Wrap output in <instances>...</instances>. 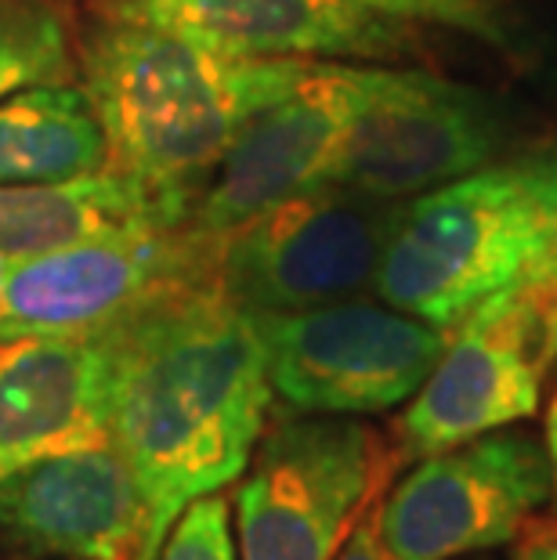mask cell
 Returning <instances> with one entry per match:
<instances>
[{
    "label": "cell",
    "mask_w": 557,
    "mask_h": 560,
    "mask_svg": "<svg viewBox=\"0 0 557 560\" xmlns=\"http://www.w3.org/2000/svg\"><path fill=\"white\" fill-rule=\"evenodd\" d=\"M362 4L395 22L445 26L492 47H511L514 37L500 0H362Z\"/></svg>",
    "instance_id": "18"
},
{
    "label": "cell",
    "mask_w": 557,
    "mask_h": 560,
    "mask_svg": "<svg viewBox=\"0 0 557 560\" xmlns=\"http://www.w3.org/2000/svg\"><path fill=\"white\" fill-rule=\"evenodd\" d=\"M334 560H398L391 553V546L381 532V492L365 503V510L359 514V521L351 524L348 539L340 542Z\"/></svg>",
    "instance_id": "21"
},
{
    "label": "cell",
    "mask_w": 557,
    "mask_h": 560,
    "mask_svg": "<svg viewBox=\"0 0 557 560\" xmlns=\"http://www.w3.org/2000/svg\"><path fill=\"white\" fill-rule=\"evenodd\" d=\"M398 202L318 185L218 240V285L254 315L307 312L373 290Z\"/></svg>",
    "instance_id": "7"
},
{
    "label": "cell",
    "mask_w": 557,
    "mask_h": 560,
    "mask_svg": "<svg viewBox=\"0 0 557 560\" xmlns=\"http://www.w3.org/2000/svg\"><path fill=\"white\" fill-rule=\"evenodd\" d=\"M218 279V240L185 224H130L0 265V340L98 332L160 296Z\"/></svg>",
    "instance_id": "9"
},
{
    "label": "cell",
    "mask_w": 557,
    "mask_h": 560,
    "mask_svg": "<svg viewBox=\"0 0 557 560\" xmlns=\"http://www.w3.org/2000/svg\"><path fill=\"white\" fill-rule=\"evenodd\" d=\"M77 80V33L62 0H0V98Z\"/></svg>",
    "instance_id": "17"
},
{
    "label": "cell",
    "mask_w": 557,
    "mask_h": 560,
    "mask_svg": "<svg viewBox=\"0 0 557 560\" xmlns=\"http://www.w3.org/2000/svg\"><path fill=\"white\" fill-rule=\"evenodd\" d=\"M503 120L481 91L423 69L355 66L329 185L402 202L489 166Z\"/></svg>",
    "instance_id": "6"
},
{
    "label": "cell",
    "mask_w": 557,
    "mask_h": 560,
    "mask_svg": "<svg viewBox=\"0 0 557 560\" xmlns=\"http://www.w3.org/2000/svg\"><path fill=\"white\" fill-rule=\"evenodd\" d=\"M51 560H66V557H51Z\"/></svg>",
    "instance_id": "24"
},
{
    "label": "cell",
    "mask_w": 557,
    "mask_h": 560,
    "mask_svg": "<svg viewBox=\"0 0 557 560\" xmlns=\"http://www.w3.org/2000/svg\"><path fill=\"white\" fill-rule=\"evenodd\" d=\"M94 8L257 58H398L417 47L406 22L362 0H94Z\"/></svg>",
    "instance_id": "13"
},
{
    "label": "cell",
    "mask_w": 557,
    "mask_h": 560,
    "mask_svg": "<svg viewBox=\"0 0 557 560\" xmlns=\"http://www.w3.org/2000/svg\"><path fill=\"white\" fill-rule=\"evenodd\" d=\"M312 58L235 55L152 22L94 15L77 73L102 124L109 171L185 224L188 199L229 141L304 77Z\"/></svg>",
    "instance_id": "2"
},
{
    "label": "cell",
    "mask_w": 557,
    "mask_h": 560,
    "mask_svg": "<svg viewBox=\"0 0 557 560\" xmlns=\"http://www.w3.org/2000/svg\"><path fill=\"white\" fill-rule=\"evenodd\" d=\"M160 560H235L229 503L218 492L193 499L167 532Z\"/></svg>",
    "instance_id": "19"
},
{
    "label": "cell",
    "mask_w": 557,
    "mask_h": 560,
    "mask_svg": "<svg viewBox=\"0 0 557 560\" xmlns=\"http://www.w3.org/2000/svg\"><path fill=\"white\" fill-rule=\"evenodd\" d=\"M254 452L235 492L243 560H334L398 463L373 427L348 416L279 420Z\"/></svg>",
    "instance_id": "5"
},
{
    "label": "cell",
    "mask_w": 557,
    "mask_h": 560,
    "mask_svg": "<svg viewBox=\"0 0 557 560\" xmlns=\"http://www.w3.org/2000/svg\"><path fill=\"white\" fill-rule=\"evenodd\" d=\"M109 348V441L171 524L251 467L271 409L257 315L196 282L102 329Z\"/></svg>",
    "instance_id": "1"
},
{
    "label": "cell",
    "mask_w": 557,
    "mask_h": 560,
    "mask_svg": "<svg viewBox=\"0 0 557 560\" xmlns=\"http://www.w3.org/2000/svg\"><path fill=\"white\" fill-rule=\"evenodd\" d=\"M557 362V290L514 282L449 329L445 351L395 423V459H428L539 409Z\"/></svg>",
    "instance_id": "4"
},
{
    "label": "cell",
    "mask_w": 557,
    "mask_h": 560,
    "mask_svg": "<svg viewBox=\"0 0 557 560\" xmlns=\"http://www.w3.org/2000/svg\"><path fill=\"white\" fill-rule=\"evenodd\" d=\"M268 384L293 416H370L409 401L445 351L449 329L391 304L337 301L257 315Z\"/></svg>",
    "instance_id": "8"
},
{
    "label": "cell",
    "mask_w": 557,
    "mask_h": 560,
    "mask_svg": "<svg viewBox=\"0 0 557 560\" xmlns=\"http://www.w3.org/2000/svg\"><path fill=\"white\" fill-rule=\"evenodd\" d=\"M514 560H557V521H539L521 535Z\"/></svg>",
    "instance_id": "22"
},
{
    "label": "cell",
    "mask_w": 557,
    "mask_h": 560,
    "mask_svg": "<svg viewBox=\"0 0 557 560\" xmlns=\"http://www.w3.org/2000/svg\"><path fill=\"white\" fill-rule=\"evenodd\" d=\"M355 66L312 58L304 77L257 109L196 185L185 229L221 240L276 202L329 185L351 113Z\"/></svg>",
    "instance_id": "11"
},
{
    "label": "cell",
    "mask_w": 557,
    "mask_h": 560,
    "mask_svg": "<svg viewBox=\"0 0 557 560\" xmlns=\"http://www.w3.org/2000/svg\"><path fill=\"white\" fill-rule=\"evenodd\" d=\"M539 224L518 163L398 202L373 290L384 304L453 329L489 293L529 276Z\"/></svg>",
    "instance_id": "3"
},
{
    "label": "cell",
    "mask_w": 557,
    "mask_h": 560,
    "mask_svg": "<svg viewBox=\"0 0 557 560\" xmlns=\"http://www.w3.org/2000/svg\"><path fill=\"white\" fill-rule=\"evenodd\" d=\"M0 532L66 560H160L167 524L113 441L44 456L0 481Z\"/></svg>",
    "instance_id": "12"
},
{
    "label": "cell",
    "mask_w": 557,
    "mask_h": 560,
    "mask_svg": "<svg viewBox=\"0 0 557 560\" xmlns=\"http://www.w3.org/2000/svg\"><path fill=\"white\" fill-rule=\"evenodd\" d=\"M554 499L547 448L489 431L417 459L381 499V532L398 560H456L518 539Z\"/></svg>",
    "instance_id": "10"
},
{
    "label": "cell",
    "mask_w": 557,
    "mask_h": 560,
    "mask_svg": "<svg viewBox=\"0 0 557 560\" xmlns=\"http://www.w3.org/2000/svg\"><path fill=\"white\" fill-rule=\"evenodd\" d=\"M109 166L84 88L33 83L0 98V185L73 182Z\"/></svg>",
    "instance_id": "16"
},
{
    "label": "cell",
    "mask_w": 557,
    "mask_h": 560,
    "mask_svg": "<svg viewBox=\"0 0 557 560\" xmlns=\"http://www.w3.org/2000/svg\"><path fill=\"white\" fill-rule=\"evenodd\" d=\"M547 459H550V474H554V499L550 503L557 506V390H554V401H550V412H547Z\"/></svg>",
    "instance_id": "23"
},
{
    "label": "cell",
    "mask_w": 557,
    "mask_h": 560,
    "mask_svg": "<svg viewBox=\"0 0 557 560\" xmlns=\"http://www.w3.org/2000/svg\"><path fill=\"white\" fill-rule=\"evenodd\" d=\"M149 221L182 224L156 196L109 166L73 182L0 185V265Z\"/></svg>",
    "instance_id": "15"
},
{
    "label": "cell",
    "mask_w": 557,
    "mask_h": 560,
    "mask_svg": "<svg viewBox=\"0 0 557 560\" xmlns=\"http://www.w3.org/2000/svg\"><path fill=\"white\" fill-rule=\"evenodd\" d=\"M539 224V249L521 282H547L557 290V149L518 163Z\"/></svg>",
    "instance_id": "20"
},
{
    "label": "cell",
    "mask_w": 557,
    "mask_h": 560,
    "mask_svg": "<svg viewBox=\"0 0 557 560\" xmlns=\"http://www.w3.org/2000/svg\"><path fill=\"white\" fill-rule=\"evenodd\" d=\"M109 441L105 332L0 340V481L58 452Z\"/></svg>",
    "instance_id": "14"
}]
</instances>
